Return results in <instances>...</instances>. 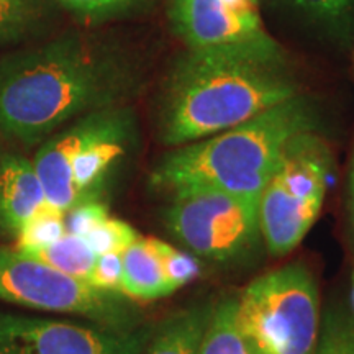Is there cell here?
Instances as JSON below:
<instances>
[{"mask_svg":"<svg viewBox=\"0 0 354 354\" xmlns=\"http://www.w3.org/2000/svg\"><path fill=\"white\" fill-rule=\"evenodd\" d=\"M133 79L122 51L81 33L12 53L0 59V131L37 145L77 115L113 107Z\"/></svg>","mask_w":354,"mask_h":354,"instance_id":"6da1fadb","label":"cell"},{"mask_svg":"<svg viewBox=\"0 0 354 354\" xmlns=\"http://www.w3.org/2000/svg\"><path fill=\"white\" fill-rule=\"evenodd\" d=\"M295 95L297 86L274 39L190 48L167 79L161 140L169 146L196 143Z\"/></svg>","mask_w":354,"mask_h":354,"instance_id":"7a4b0ae2","label":"cell"},{"mask_svg":"<svg viewBox=\"0 0 354 354\" xmlns=\"http://www.w3.org/2000/svg\"><path fill=\"white\" fill-rule=\"evenodd\" d=\"M313 131V113L295 95L241 125L184 145L154 167L151 184L159 190L207 185L259 202L286 148L300 133Z\"/></svg>","mask_w":354,"mask_h":354,"instance_id":"3957f363","label":"cell"},{"mask_svg":"<svg viewBox=\"0 0 354 354\" xmlns=\"http://www.w3.org/2000/svg\"><path fill=\"white\" fill-rule=\"evenodd\" d=\"M236 323L254 354H313L322 326L315 277L300 263L256 277L236 299Z\"/></svg>","mask_w":354,"mask_h":354,"instance_id":"277c9868","label":"cell"},{"mask_svg":"<svg viewBox=\"0 0 354 354\" xmlns=\"http://www.w3.org/2000/svg\"><path fill=\"white\" fill-rule=\"evenodd\" d=\"M331 154L315 131L290 141L259 197V228L269 254L282 258L297 248L325 202Z\"/></svg>","mask_w":354,"mask_h":354,"instance_id":"5b68a950","label":"cell"},{"mask_svg":"<svg viewBox=\"0 0 354 354\" xmlns=\"http://www.w3.org/2000/svg\"><path fill=\"white\" fill-rule=\"evenodd\" d=\"M171 196L165 214L167 232L197 259L238 264L263 241L259 202L207 185H185L171 190Z\"/></svg>","mask_w":354,"mask_h":354,"instance_id":"8992f818","label":"cell"},{"mask_svg":"<svg viewBox=\"0 0 354 354\" xmlns=\"http://www.w3.org/2000/svg\"><path fill=\"white\" fill-rule=\"evenodd\" d=\"M0 300L79 315L110 330L128 331L143 325V317L125 295L95 289L87 281L56 271L17 248H0Z\"/></svg>","mask_w":354,"mask_h":354,"instance_id":"52a82bcc","label":"cell"},{"mask_svg":"<svg viewBox=\"0 0 354 354\" xmlns=\"http://www.w3.org/2000/svg\"><path fill=\"white\" fill-rule=\"evenodd\" d=\"M153 331L0 313V354H143Z\"/></svg>","mask_w":354,"mask_h":354,"instance_id":"ba28073f","label":"cell"},{"mask_svg":"<svg viewBox=\"0 0 354 354\" xmlns=\"http://www.w3.org/2000/svg\"><path fill=\"white\" fill-rule=\"evenodd\" d=\"M171 19L190 48L272 41L256 8H238L227 0H172Z\"/></svg>","mask_w":354,"mask_h":354,"instance_id":"9c48e42d","label":"cell"},{"mask_svg":"<svg viewBox=\"0 0 354 354\" xmlns=\"http://www.w3.org/2000/svg\"><path fill=\"white\" fill-rule=\"evenodd\" d=\"M44 205L46 197L33 161L20 154H3L0 158V228L17 234Z\"/></svg>","mask_w":354,"mask_h":354,"instance_id":"30bf717a","label":"cell"},{"mask_svg":"<svg viewBox=\"0 0 354 354\" xmlns=\"http://www.w3.org/2000/svg\"><path fill=\"white\" fill-rule=\"evenodd\" d=\"M120 294L127 299L151 302L174 294L154 254L149 236H140L122 253Z\"/></svg>","mask_w":354,"mask_h":354,"instance_id":"8fae6325","label":"cell"},{"mask_svg":"<svg viewBox=\"0 0 354 354\" xmlns=\"http://www.w3.org/2000/svg\"><path fill=\"white\" fill-rule=\"evenodd\" d=\"M212 305L214 304H197L171 313L154 326L143 354H198Z\"/></svg>","mask_w":354,"mask_h":354,"instance_id":"7c38bea8","label":"cell"},{"mask_svg":"<svg viewBox=\"0 0 354 354\" xmlns=\"http://www.w3.org/2000/svg\"><path fill=\"white\" fill-rule=\"evenodd\" d=\"M198 354H254L236 323V299L225 297L212 305Z\"/></svg>","mask_w":354,"mask_h":354,"instance_id":"4fadbf2b","label":"cell"},{"mask_svg":"<svg viewBox=\"0 0 354 354\" xmlns=\"http://www.w3.org/2000/svg\"><path fill=\"white\" fill-rule=\"evenodd\" d=\"M24 254L50 266L56 271L87 282L92 269H94L97 256H99L92 250L86 238L73 233H66L63 238H59L53 245L26 251Z\"/></svg>","mask_w":354,"mask_h":354,"instance_id":"5bb4252c","label":"cell"},{"mask_svg":"<svg viewBox=\"0 0 354 354\" xmlns=\"http://www.w3.org/2000/svg\"><path fill=\"white\" fill-rule=\"evenodd\" d=\"M48 0H0V46L37 35L46 24Z\"/></svg>","mask_w":354,"mask_h":354,"instance_id":"9a60e30c","label":"cell"},{"mask_svg":"<svg viewBox=\"0 0 354 354\" xmlns=\"http://www.w3.org/2000/svg\"><path fill=\"white\" fill-rule=\"evenodd\" d=\"M287 6L333 33L354 30V0H284Z\"/></svg>","mask_w":354,"mask_h":354,"instance_id":"2e32d148","label":"cell"},{"mask_svg":"<svg viewBox=\"0 0 354 354\" xmlns=\"http://www.w3.org/2000/svg\"><path fill=\"white\" fill-rule=\"evenodd\" d=\"M66 233H68L66 214L46 203L17 233V250L26 253V251L53 245Z\"/></svg>","mask_w":354,"mask_h":354,"instance_id":"e0dca14e","label":"cell"},{"mask_svg":"<svg viewBox=\"0 0 354 354\" xmlns=\"http://www.w3.org/2000/svg\"><path fill=\"white\" fill-rule=\"evenodd\" d=\"M149 243H151L154 254L158 256L167 282H169L174 292L179 290L185 284H189V282H192L201 274L198 259L194 254L177 250L169 243L158 240V238L149 236Z\"/></svg>","mask_w":354,"mask_h":354,"instance_id":"ac0fdd59","label":"cell"},{"mask_svg":"<svg viewBox=\"0 0 354 354\" xmlns=\"http://www.w3.org/2000/svg\"><path fill=\"white\" fill-rule=\"evenodd\" d=\"M313 354H354V317L326 313Z\"/></svg>","mask_w":354,"mask_h":354,"instance_id":"d6986e66","label":"cell"},{"mask_svg":"<svg viewBox=\"0 0 354 354\" xmlns=\"http://www.w3.org/2000/svg\"><path fill=\"white\" fill-rule=\"evenodd\" d=\"M140 238L136 230L130 227L127 221L107 216L102 220L94 230L87 233L86 240L97 254L117 253L122 254L131 243Z\"/></svg>","mask_w":354,"mask_h":354,"instance_id":"ffe728a7","label":"cell"},{"mask_svg":"<svg viewBox=\"0 0 354 354\" xmlns=\"http://www.w3.org/2000/svg\"><path fill=\"white\" fill-rule=\"evenodd\" d=\"M61 6L88 20H104L130 12L145 0H57Z\"/></svg>","mask_w":354,"mask_h":354,"instance_id":"44dd1931","label":"cell"},{"mask_svg":"<svg viewBox=\"0 0 354 354\" xmlns=\"http://www.w3.org/2000/svg\"><path fill=\"white\" fill-rule=\"evenodd\" d=\"M107 216L109 210L104 203L97 201L84 202L66 214V228H68V233L86 238L87 233L94 230Z\"/></svg>","mask_w":354,"mask_h":354,"instance_id":"7402d4cb","label":"cell"},{"mask_svg":"<svg viewBox=\"0 0 354 354\" xmlns=\"http://www.w3.org/2000/svg\"><path fill=\"white\" fill-rule=\"evenodd\" d=\"M88 284L95 289L120 294L122 284V254L104 253L97 256Z\"/></svg>","mask_w":354,"mask_h":354,"instance_id":"603a6c76","label":"cell"},{"mask_svg":"<svg viewBox=\"0 0 354 354\" xmlns=\"http://www.w3.org/2000/svg\"><path fill=\"white\" fill-rule=\"evenodd\" d=\"M349 209H351V221L354 228V161L351 169V179H349Z\"/></svg>","mask_w":354,"mask_h":354,"instance_id":"cb8c5ba5","label":"cell"},{"mask_svg":"<svg viewBox=\"0 0 354 354\" xmlns=\"http://www.w3.org/2000/svg\"><path fill=\"white\" fill-rule=\"evenodd\" d=\"M353 305H354V277H353Z\"/></svg>","mask_w":354,"mask_h":354,"instance_id":"d4e9b609","label":"cell"},{"mask_svg":"<svg viewBox=\"0 0 354 354\" xmlns=\"http://www.w3.org/2000/svg\"><path fill=\"white\" fill-rule=\"evenodd\" d=\"M251 2H253V3H258V0H251Z\"/></svg>","mask_w":354,"mask_h":354,"instance_id":"484cf974","label":"cell"}]
</instances>
